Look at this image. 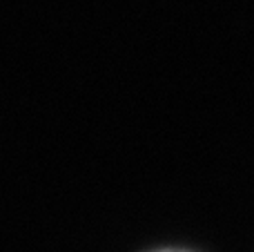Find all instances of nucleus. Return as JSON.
Returning a JSON list of instances; mask_svg holds the SVG:
<instances>
[{
  "label": "nucleus",
  "mask_w": 254,
  "mask_h": 252,
  "mask_svg": "<svg viewBox=\"0 0 254 252\" xmlns=\"http://www.w3.org/2000/svg\"><path fill=\"white\" fill-rule=\"evenodd\" d=\"M156 252H188V250H156Z\"/></svg>",
  "instance_id": "f257e3e1"
}]
</instances>
